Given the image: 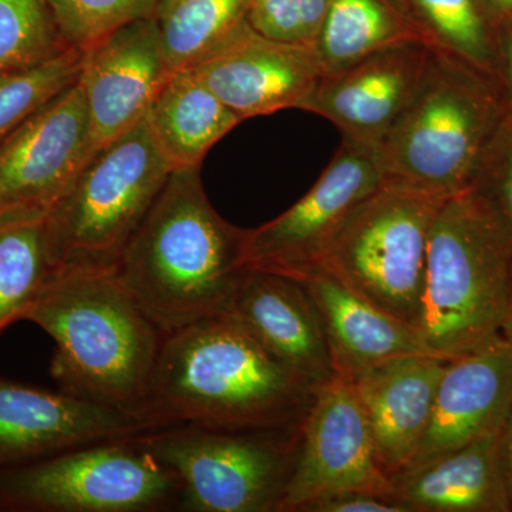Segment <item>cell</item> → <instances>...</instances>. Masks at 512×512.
<instances>
[{
  "label": "cell",
  "instance_id": "6da1fadb",
  "mask_svg": "<svg viewBox=\"0 0 512 512\" xmlns=\"http://www.w3.org/2000/svg\"><path fill=\"white\" fill-rule=\"evenodd\" d=\"M316 389L224 313L164 336L143 420L151 429H291Z\"/></svg>",
  "mask_w": 512,
  "mask_h": 512
},
{
  "label": "cell",
  "instance_id": "7a4b0ae2",
  "mask_svg": "<svg viewBox=\"0 0 512 512\" xmlns=\"http://www.w3.org/2000/svg\"><path fill=\"white\" fill-rule=\"evenodd\" d=\"M245 238L212 207L201 167L174 170L114 275L167 335L228 312L247 269Z\"/></svg>",
  "mask_w": 512,
  "mask_h": 512
},
{
  "label": "cell",
  "instance_id": "3957f363",
  "mask_svg": "<svg viewBox=\"0 0 512 512\" xmlns=\"http://www.w3.org/2000/svg\"><path fill=\"white\" fill-rule=\"evenodd\" d=\"M22 320L55 343L62 392L144 421L165 333L114 272L53 271Z\"/></svg>",
  "mask_w": 512,
  "mask_h": 512
},
{
  "label": "cell",
  "instance_id": "277c9868",
  "mask_svg": "<svg viewBox=\"0 0 512 512\" xmlns=\"http://www.w3.org/2000/svg\"><path fill=\"white\" fill-rule=\"evenodd\" d=\"M512 237L471 191L444 202L427 249L419 330L436 355H467L503 335Z\"/></svg>",
  "mask_w": 512,
  "mask_h": 512
},
{
  "label": "cell",
  "instance_id": "5b68a950",
  "mask_svg": "<svg viewBox=\"0 0 512 512\" xmlns=\"http://www.w3.org/2000/svg\"><path fill=\"white\" fill-rule=\"evenodd\" d=\"M507 106L493 77L434 50L423 89L380 143L384 181L446 198L470 190Z\"/></svg>",
  "mask_w": 512,
  "mask_h": 512
},
{
  "label": "cell",
  "instance_id": "8992f818",
  "mask_svg": "<svg viewBox=\"0 0 512 512\" xmlns=\"http://www.w3.org/2000/svg\"><path fill=\"white\" fill-rule=\"evenodd\" d=\"M171 173L146 120L100 150L46 215L52 271L114 272Z\"/></svg>",
  "mask_w": 512,
  "mask_h": 512
},
{
  "label": "cell",
  "instance_id": "52a82bcc",
  "mask_svg": "<svg viewBox=\"0 0 512 512\" xmlns=\"http://www.w3.org/2000/svg\"><path fill=\"white\" fill-rule=\"evenodd\" d=\"M447 200L413 185L384 181L340 228L319 268L419 329L430 232Z\"/></svg>",
  "mask_w": 512,
  "mask_h": 512
},
{
  "label": "cell",
  "instance_id": "ba28073f",
  "mask_svg": "<svg viewBox=\"0 0 512 512\" xmlns=\"http://www.w3.org/2000/svg\"><path fill=\"white\" fill-rule=\"evenodd\" d=\"M298 431L184 424L143 431L136 440L174 471L183 510L282 512Z\"/></svg>",
  "mask_w": 512,
  "mask_h": 512
},
{
  "label": "cell",
  "instance_id": "9c48e42d",
  "mask_svg": "<svg viewBox=\"0 0 512 512\" xmlns=\"http://www.w3.org/2000/svg\"><path fill=\"white\" fill-rule=\"evenodd\" d=\"M136 436L0 470V510L140 512L180 505L181 485L174 471Z\"/></svg>",
  "mask_w": 512,
  "mask_h": 512
},
{
  "label": "cell",
  "instance_id": "30bf717a",
  "mask_svg": "<svg viewBox=\"0 0 512 512\" xmlns=\"http://www.w3.org/2000/svg\"><path fill=\"white\" fill-rule=\"evenodd\" d=\"M384 183L379 147L342 138L311 190L275 220L247 229V268L301 279L319 268L353 211Z\"/></svg>",
  "mask_w": 512,
  "mask_h": 512
},
{
  "label": "cell",
  "instance_id": "8fae6325",
  "mask_svg": "<svg viewBox=\"0 0 512 512\" xmlns=\"http://www.w3.org/2000/svg\"><path fill=\"white\" fill-rule=\"evenodd\" d=\"M343 491L392 495L393 485L377 457L355 386L335 376L316 389L299 424L282 512H299L315 498Z\"/></svg>",
  "mask_w": 512,
  "mask_h": 512
},
{
  "label": "cell",
  "instance_id": "7c38bea8",
  "mask_svg": "<svg viewBox=\"0 0 512 512\" xmlns=\"http://www.w3.org/2000/svg\"><path fill=\"white\" fill-rule=\"evenodd\" d=\"M94 156L86 99L76 80L0 146V214H49Z\"/></svg>",
  "mask_w": 512,
  "mask_h": 512
},
{
  "label": "cell",
  "instance_id": "4fadbf2b",
  "mask_svg": "<svg viewBox=\"0 0 512 512\" xmlns=\"http://www.w3.org/2000/svg\"><path fill=\"white\" fill-rule=\"evenodd\" d=\"M434 49L423 42L387 47L323 74L302 109L330 121L342 138L379 147L423 89Z\"/></svg>",
  "mask_w": 512,
  "mask_h": 512
},
{
  "label": "cell",
  "instance_id": "5bb4252c",
  "mask_svg": "<svg viewBox=\"0 0 512 512\" xmlns=\"http://www.w3.org/2000/svg\"><path fill=\"white\" fill-rule=\"evenodd\" d=\"M188 69L241 120L302 109L323 76L313 46L271 39L248 22Z\"/></svg>",
  "mask_w": 512,
  "mask_h": 512
},
{
  "label": "cell",
  "instance_id": "9a60e30c",
  "mask_svg": "<svg viewBox=\"0 0 512 512\" xmlns=\"http://www.w3.org/2000/svg\"><path fill=\"white\" fill-rule=\"evenodd\" d=\"M173 74L153 18L127 23L83 52L77 80L96 154L146 119Z\"/></svg>",
  "mask_w": 512,
  "mask_h": 512
},
{
  "label": "cell",
  "instance_id": "2e32d148",
  "mask_svg": "<svg viewBox=\"0 0 512 512\" xmlns=\"http://www.w3.org/2000/svg\"><path fill=\"white\" fill-rule=\"evenodd\" d=\"M147 430L120 410L0 376V470Z\"/></svg>",
  "mask_w": 512,
  "mask_h": 512
},
{
  "label": "cell",
  "instance_id": "e0dca14e",
  "mask_svg": "<svg viewBox=\"0 0 512 512\" xmlns=\"http://www.w3.org/2000/svg\"><path fill=\"white\" fill-rule=\"evenodd\" d=\"M227 313L316 387L335 377L318 308L299 279L247 268Z\"/></svg>",
  "mask_w": 512,
  "mask_h": 512
},
{
  "label": "cell",
  "instance_id": "ac0fdd59",
  "mask_svg": "<svg viewBox=\"0 0 512 512\" xmlns=\"http://www.w3.org/2000/svg\"><path fill=\"white\" fill-rule=\"evenodd\" d=\"M511 406L512 343L501 335L483 348L448 360L429 429L407 467L500 429Z\"/></svg>",
  "mask_w": 512,
  "mask_h": 512
},
{
  "label": "cell",
  "instance_id": "d6986e66",
  "mask_svg": "<svg viewBox=\"0 0 512 512\" xmlns=\"http://www.w3.org/2000/svg\"><path fill=\"white\" fill-rule=\"evenodd\" d=\"M448 360L397 356L352 382L369 420L377 457L390 478L409 466L419 451Z\"/></svg>",
  "mask_w": 512,
  "mask_h": 512
},
{
  "label": "cell",
  "instance_id": "ffe728a7",
  "mask_svg": "<svg viewBox=\"0 0 512 512\" xmlns=\"http://www.w3.org/2000/svg\"><path fill=\"white\" fill-rule=\"evenodd\" d=\"M299 281L318 308L335 376L352 383L393 357L439 356L426 345L419 329L360 298L322 268Z\"/></svg>",
  "mask_w": 512,
  "mask_h": 512
},
{
  "label": "cell",
  "instance_id": "44dd1931",
  "mask_svg": "<svg viewBox=\"0 0 512 512\" xmlns=\"http://www.w3.org/2000/svg\"><path fill=\"white\" fill-rule=\"evenodd\" d=\"M497 433L404 468L392 477L394 500L409 512H511Z\"/></svg>",
  "mask_w": 512,
  "mask_h": 512
},
{
  "label": "cell",
  "instance_id": "7402d4cb",
  "mask_svg": "<svg viewBox=\"0 0 512 512\" xmlns=\"http://www.w3.org/2000/svg\"><path fill=\"white\" fill-rule=\"evenodd\" d=\"M144 120L173 171L201 167L208 151L242 121L191 69L170 77Z\"/></svg>",
  "mask_w": 512,
  "mask_h": 512
},
{
  "label": "cell",
  "instance_id": "603a6c76",
  "mask_svg": "<svg viewBox=\"0 0 512 512\" xmlns=\"http://www.w3.org/2000/svg\"><path fill=\"white\" fill-rule=\"evenodd\" d=\"M407 42L426 43L399 0H330L313 49L332 74Z\"/></svg>",
  "mask_w": 512,
  "mask_h": 512
},
{
  "label": "cell",
  "instance_id": "cb8c5ba5",
  "mask_svg": "<svg viewBox=\"0 0 512 512\" xmlns=\"http://www.w3.org/2000/svg\"><path fill=\"white\" fill-rule=\"evenodd\" d=\"M399 2L427 45L470 64L498 83L497 28L483 0Z\"/></svg>",
  "mask_w": 512,
  "mask_h": 512
},
{
  "label": "cell",
  "instance_id": "d4e9b609",
  "mask_svg": "<svg viewBox=\"0 0 512 512\" xmlns=\"http://www.w3.org/2000/svg\"><path fill=\"white\" fill-rule=\"evenodd\" d=\"M252 0H158L153 18L171 72L188 69L248 22Z\"/></svg>",
  "mask_w": 512,
  "mask_h": 512
},
{
  "label": "cell",
  "instance_id": "484cf974",
  "mask_svg": "<svg viewBox=\"0 0 512 512\" xmlns=\"http://www.w3.org/2000/svg\"><path fill=\"white\" fill-rule=\"evenodd\" d=\"M45 218L30 212L0 214V332L22 320L53 272Z\"/></svg>",
  "mask_w": 512,
  "mask_h": 512
},
{
  "label": "cell",
  "instance_id": "4316f807",
  "mask_svg": "<svg viewBox=\"0 0 512 512\" xmlns=\"http://www.w3.org/2000/svg\"><path fill=\"white\" fill-rule=\"evenodd\" d=\"M66 50L43 0H0V76Z\"/></svg>",
  "mask_w": 512,
  "mask_h": 512
},
{
  "label": "cell",
  "instance_id": "83f0119b",
  "mask_svg": "<svg viewBox=\"0 0 512 512\" xmlns=\"http://www.w3.org/2000/svg\"><path fill=\"white\" fill-rule=\"evenodd\" d=\"M83 52L66 50L53 59L0 76V146L29 116L79 79Z\"/></svg>",
  "mask_w": 512,
  "mask_h": 512
},
{
  "label": "cell",
  "instance_id": "f1b7e54d",
  "mask_svg": "<svg viewBox=\"0 0 512 512\" xmlns=\"http://www.w3.org/2000/svg\"><path fill=\"white\" fill-rule=\"evenodd\" d=\"M67 49L86 52L114 30L151 18L158 0H43Z\"/></svg>",
  "mask_w": 512,
  "mask_h": 512
},
{
  "label": "cell",
  "instance_id": "f546056e",
  "mask_svg": "<svg viewBox=\"0 0 512 512\" xmlns=\"http://www.w3.org/2000/svg\"><path fill=\"white\" fill-rule=\"evenodd\" d=\"M512 237V104L485 146L470 190Z\"/></svg>",
  "mask_w": 512,
  "mask_h": 512
},
{
  "label": "cell",
  "instance_id": "4dcf8cb0",
  "mask_svg": "<svg viewBox=\"0 0 512 512\" xmlns=\"http://www.w3.org/2000/svg\"><path fill=\"white\" fill-rule=\"evenodd\" d=\"M330 0H252L248 23L281 42L313 46Z\"/></svg>",
  "mask_w": 512,
  "mask_h": 512
},
{
  "label": "cell",
  "instance_id": "1f68e13d",
  "mask_svg": "<svg viewBox=\"0 0 512 512\" xmlns=\"http://www.w3.org/2000/svg\"><path fill=\"white\" fill-rule=\"evenodd\" d=\"M299 512H409L392 495L370 491H343L323 495L303 505Z\"/></svg>",
  "mask_w": 512,
  "mask_h": 512
},
{
  "label": "cell",
  "instance_id": "d6a6232c",
  "mask_svg": "<svg viewBox=\"0 0 512 512\" xmlns=\"http://www.w3.org/2000/svg\"><path fill=\"white\" fill-rule=\"evenodd\" d=\"M498 83L505 100L512 104V19L497 29Z\"/></svg>",
  "mask_w": 512,
  "mask_h": 512
},
{
  "label": "cell",
  "instance_id": "836d02e7",
  "mask_svg": "<svg viewBox=\"0 0 512 512\" xmlns=\"http://www.w3.org/2000/svg\"><path fill=\"white\" fill-rule=\"evenodd\" d=\"M497 458L512 512V406L497 433Z\"/></svg>",
  "mask_w": 512,
  "mask_h": 512
},
{
  "label": "cell",
  "instance_id": "e575fe53",
  "mask_svg": "<svg viewBox=\"0 0 512 512\" xmlns=\"http://www.w3.org/2000/svg\"><path fill=\"white\" fill-rule=\"evenodd\" d=\"M503 336L508 342L512 343V268H511V285L510 296H508L507 315H505V322L503 326Z\"/></svg>",
  "mask_w": 512,
  "mask_h": 512
}]
</instances>
